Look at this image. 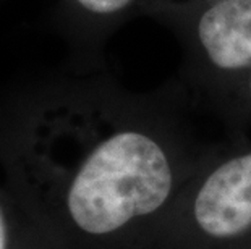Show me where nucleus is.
Here are the masks:
<instances>
[{"instance_id": "f257e3e1", "label": "nucleus", "mask_w": 251, "mask_h": 249, "mask_svg": "<svg viewBox=\"0 0 251 249\" xmlns=\"http://www.w3.org/2000/svg\"><path fill=\"white\" fill-rule=\"evenodd\" d=\"M3 175L54 249H148L193 177L138 128L39 115L0 139Z\"/></svg>"}, {"instance_id": "f03ea898", "label": "nucleus", "mask_w": 251, "mask_h": 249, "mask_svg": "<svg viewBox=\"0 0 251 249\" xmlns=\"http://www.w3.org/2000/svg\"><path fill=\"white\" fill-rule=\"evenodd\" d=\"M148 249H251V152L191 178Z\"/></svg>"}, {"instance_id": "423d86ee", "label": "nucleus", "mask_w": 251, "mask_h": 249, "mask_svg": "<svg viewBox=\"0 0 251 249\" xmlns=\"http://www.w3.org/2000/svg\"><path fill=\"white\" fill-rule=\"evenodd\" d=\"M250 92H251V79H250Z\"/></svg>"}, {"instance_id": "20e7f679", "label": "nucleus", "mask_w": 251, "mask_h": 249, "mask_svg": "<svg viewBox=\"0 0 251 249\" xmlns=\"http://www.w3.org/2000/svg\"><path fill=\"white\" fill-rule=\"evenodd\" d=\"M0 249H54L21 205L5 175L0 178Z\"/></svg>"}, {"instance_id": "7ed1b4c3", "label": "nucleus", "mask_w": 251, "mask_h": 249, "mask_svg": "<svg viewBox=\"0 0 251 249\" xmlns=\"http://www.w3.org/2000/svg\"><path fill=\"white\" fill-rule=\"evenodd\" d=\"M198 34L216 67H251V0H221L202 15Z\"/></svg>"}, {"instance_id": "39448f33", "label": "nucleus", "mask_w": 251, "mask_h": 249, "mask_svg": "<svg viewBox=\"0 0 251 249\" xmlns=\"http://www.w3.org/2000/svg\"><path fill=\"white\" fill-rule=\"evenodd\" d=\"M84 8L94 13H114L126 7L131 0H78Z\"/></svg>"}]
</instances>
